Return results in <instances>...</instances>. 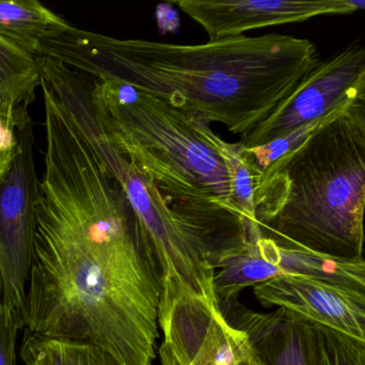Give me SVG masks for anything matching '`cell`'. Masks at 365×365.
Returning <instances> with one entry per match:
<instances>
[{"label":"cell","instance_id":"6da1fadb","mask_svg":"<svg viewBox=\"0 0 365 365\" xmlns=\"http://www.w3.org/2000/svg\"><path fill=\"white\" fill-rule=\"evenodd\" d=\"M44 173L23 330L153 365L162 271L121 187L42 83Z\"/></svg>","mask_w":365,"mask_h":365},{"label":"cell","instance_id":"7a4b0ae2","mask_svg":"<svg viewBox=\"0 0 365 365\" xmlns=\"http://www.w3.org/2000/svg\"><path fill=\"white\" fill-rule=\"evenodd\" d=\"M116 81L241 136L268 118L320 61L311 40L281 34L176 44L117 39L70 25L41 56Z\"/></svg>","mask_w":365,"mask_h":365},{"label":"cell","instance_id":"3957f363","mask_svg":"<svg viewBox=\"0 0 365 365\" xmlns=\"http://www.w3.org/2000/svg\"><path fill=\"white\" fill-rule=\"evenodd\" d=\"M255 217L264 238L337 259H363L365 101L260 175Z\"/></svg>","mask_w":365,"mask_h":365},{"label":"cell","instance_id":"277c9868","mask_svg":"<svg viewBox=\"0 0 365 365\" xmlns=\"http://www.w3.org/2000/svg\"><path fill=\"white\" fill-rule=\"evenodd\" d=\"M91 80L93 110L106 138L164 195L195 210L238 215L227 168L202 131L208 121L116 81Z\"/></svg>","mask_w":365,"mask_h":365},{"label":"cell","instance_id":"5b68a950","mask_svg":"<svg viewBox=\"0 0 365 365\" xmlns=\"http://www.w3.org/2000/svg\"><path fill=\"white\" fill-rule=\"evenodd\" d=\"M160 350L179 365H266L249 336L177 279H162Z\"/></svg>","mask_w":365,"mask_h":365},{"label":"cell","instance_id":"8992f818","mask_svg":"<svg viewBox=\"0 0 365 365\" xmlns=\"http://www.w3.org/2000/svg\"><path fill=\"white\" fill-rule=\"evenodd\" d=\"M14 159L0 179V274L3 303L21 322L34 257L40 179L31 116L14 129Z\"/></svg>","mask_w":365,"mask_h":365},{"label":"cell","instance_id":"52a82bcc","mask_svg":"<svg viewBox=\"0 0 365 365\" xmlns=\"http://www.w3.org/2000/svg\"><path fill=\"white\" fill-rule=\"evenodd\" d=\"M365 101V50L352 42L318 65L268 118L241 136L245 148L264 146L320 119Z\"/></svg>","mask_w":365,"mask_h":365},{"label":"cell","instance_id":"ba28073f","mask_svg":"<svg viewBox=\"0 0 365 365\" xmlns=\"http://www.w3.org/2000/svg\"><path fill=\"white\" fill-rule=\"evenodd\" d=\"M213 290L220 309L238 301L245 288L281 277H309L365 290V260L337 259L284 247L258 236L215 256Z\"/></svg>","mask_w":365,"mask_h":365},{"label":"cell","instance_id":"9c48e42d","mask_svg":"<svg viewBox=\"0 0 365 365\" xmlns=\"http://www.w3.org/2000/svg\"><path fill=\"white\" fill-rule=\"evenodd\" d=\"M209 40L238 37L266 27L302 23L320 16H345L365 8L363 0H179Z\"/></svg>","mask_w":365,"mask_h":365},{"label":"cell","instance_id":"30bf717a","mask_svg":"<svg viewBox=\"0 0 365 365\" xmlns=\"http://www.w3.org/2000/svg\"><path fill=\"white\" fill-rule=\"evenodd\" d=\"M253 294L266 309H286L365 341V290L314 277H281L254 286Z\"/></svg>","mask_w":365,"mask_h":365},{"label":"cell","instance_id":"8fae6325","mask_svg":"<svg viewBox=\"0 0 365 365\" xmlns=\"http://www.w3.org/2000/svg\"><path fill=\"white\" fill-rule=\"evenodd\" d=\"M242 330L266 365H322L315 324L283 309L272 313L252 311L238 301L221 309Z\"/></svg>","mask_w":365,"mask_h":365},{"label":"cell","instance_id":"7c38bea8","mask_svg":"<svg viewBox=\"0 0 365 365\" xmlns=\"http://www.w3.org/2000/svg\"><path fill=\"white\" fill-rule=\"evenodd\" d=\"M70 24L37 0H0V39L37 59L42 42L69 29Z\"/></svg>","mask_w":365,"mask_h":365},{"label":"cell","instance_id":"4fadbf2b","mask_svg":"<svg viewBox=\"0 0 365 365\" xmlns=\"http://www.w3.org/2000/svg\"><path fill=\"white\" fill-rule=\"evenodd\" d=\"M40 86L37 59L0 39V118L16 129L29 116Z\"/></svg>","mask_w":365,"mask_h":365},{"label":"cell","instance_id":"5bb4252c","mask_svg":"<svg viewBox=\"0 0 365 365\" xmlns=\"http://www.w3.org/2000/svg\"><path fill=\"white\" fill-rule=\"evenodd\" d=\"M207 140L215 147L225 163L230 177V193L235 211L245 220L249 227V236L260 235L255 217V192L260 180L259 170L247 155L240 143H228L217 135L205 123L202 128Z\"/></svg>","mask_w":365,"mask_h":365},{"label":"cell","instance_id":"9a60e30c","mask_svg":"<svg viewBox=\"0 0 365 365\" xmlns=\"http://www.w3.org/2000/svg\"><path fill=\"white\" fill-rule=\"evenodd\" d=\"M20 356L25 365H121L97 346L46 339L26 331Z\"/></svg>","mask_w":365,"mask_h":365},{"label":"cell","instance_id":"2e32d148","mask_svg":"<svg viewBox=\"0 0 365 365\" xmlns=\"http://www.w3.org/2000/svg\"><path fill=\"white\" fill-rule=\"evenodd\" d=\"M316 327L322 365H365V341L319 324Z\"/></svg>","mask_w":365,"mask_h":365},{"label":"cell","instance_id":"e0dca14e","mask_svg":"<svg viewBox=\"0 0 365 365\" xmlns=\"http://www.w3.org/2000/svg\"><path fill=\"white\" fill-rule=\"evenodd\" d=\"M23 330L18 315L0 302V365H18L19 331Z\"/></svg>","mask_w":365,"mask_h":365},{"label":"cell","instance_id":"ac0fdd59","mask_svg":"<svg viewBox=\"0 0 365 365\" xmlns=\"http://www.w3.org/2000/svg\"><path fill=\"white\" fill-rule=\"evenodd\" d=\"M16 151L14 129L0 118V179L7 172Z\"/></svg>","mask_w":365,"mask_h":365},{"label":"cell","instance_id":"d6986e66","mask_svg":"<svg viewBox=\"0 0 365 365\" xmlns=\"http://www.w3.org/2000/svg\"><path fill=\"white\" fill-rule=\"evenodd\" d=\"M159 354L162 365H179L170 354H166L163 350H159Z\"/></svg>","mask_w":365,"mask_h":365},{"label":"cell","instance_id":"ffe728a7","mask_svg":"<svg viewBox=\"0 0 365 365\" xmlns=\"http://www.w3.org/2000/svg\"><path fill=\"white\" fill-rule=\"evenodd\" d=\"M3 301V279H1V274H0V302Z\"/></svg>","mask_w":365,"mask_h":365}]
</instances>
